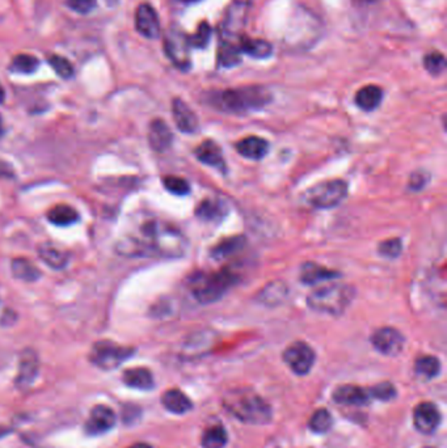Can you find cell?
Masks as SVG:
<instances>
[{
	"label": "cell",
	"instance_id": "obj_1",
	"mask_svg": "<svg viewBox=\"0 0 447 448\" xmlns=\"http://www.w3.org/2000/svg\"><path fill=\"white\" fill-rule=\"evenodd\" d=\"M138 225L123 235L115 244L118 254L125 257L159 256L168 259L183 257L188 242L184 235L172 224L147 216Z\"/></svg>",
	"mask_w": 447,
	"mask_h": 448
},
{
	"label": "cell",
	"instance_id": "obj_2",
	"mask_svg": "<svg viewBox=\"0 0 447 448\" xmlns=\"http://www.w3.org/2000/svg\"><path fill=\"white\" fill-rule=\"evenodd\" d=\"M272 95L264 86H252L215 91L206 96L213 108L227 113H247L259 111L271 103Z\"/></svg>",
	"mask_w": 447,
	"mask_h": 448
},
{
	"label": "cell",
	"instance_id": "obj_3",
	"mask_svg": "<svg viewBox=\"0 0 447 448\" xmlns=\"http://www.w3.org/2000/svg\"><path fill=\"white\" fill-rule=\"evenodd\" d=\"M223 404L228 413L249 425H265L272 418V409L263 397L252 389H234L227 392Z\"/></svg>",
	"mask_w": 447,
	"mask_h": 448
},
{
	"label": "cell",
	"instance_id": "obj_4",
	"mask_svg": "<svg viewBox=\"0 0 447 448\" xmlns=\"http://www.w3.org/2000/svg\"><path fill=\"white\" fill-rule=\"evenodd\" d=\"M237 276L230 270L211 273H197L191 278V290L196 299L202 304L217 302L237 284Z\"/></svg>",
	"mask_w": 447,
	"mask_h": 448
},
{
	"label": "cell",
	"instance_id": "obj_5",
	"mask_svg": "<svg viewBox=\"0 0 447 448\" xmlns=\"http://www.w3.org/2000/svg\"><path fill=\"white\" fill-rule=\"evenodd\" d=\"M354 299V289L348 285L325 286L310 293L308 307L311 310L339 316Z\"/></svg>",
	"mask_w": 447,
	"mask_h": 448
},
{
	"label": "cell",
	"instance_id": "obj_6",
	"mask_svg": "<svg viewBox=\"0 0 447 448\" xmlns=\"http://www.w3.org/2000/svg\"><path fill=\"white\" fill-rule=\"evenodd\" d=\"M348 194V185L341 180L317 184L305 193V202L316 208H331L341 203Z\"/></svg>",
	"mask_w": 447,
	"mask_h": 448
},
{
	"label": "cell",
	"instance_id": "obj_7",
	"mask_svg": "<svg viewBox=\"0 0 447 448\" xmlns=\"http://www.w3.org/2000/svg\"><path fill=\"white\" fill-rule=\"evenodd\" d=\"M134 353L132 347L118 345L112 341H98L91 349L89 361L101 370L111 371L121 366Z\"/></svg>",
	"mask_w": 447,
	"mask_h": 448
},
{
	"label": "cell",
	"instance_id": "obj_8",
	"mask_svg": "<svg viewBox=\"0 0 447 448\" xmlns=\"http://www.w3.org/2000/svg\"><path fill=\"white\" fill-rule=\"evenodd\" d=\"M191 43L189 35L179 28L168 29L167 35L164 37V50L168 58L181 71H188L192 66L191 60Z\"/></svg>",
	"mask_w": 447,
	"mask_h": 448
},
{
	"label": "cell",
	"instance_id": "obj_9",
	"mask_svg": "<svg viewBox=\"0 0 447 448\" xmlns=\"http://www.w3.org/2000/svg\"><path fill=\"white\" fill-rule=\"evenodd\" d=\"M320 35V26L317 18H312L311 13L300 11L298 18H295V26L288 35V41L291 46H311Z\"/></svg>",
	"mask_w": 447,
	"mask_h": 448
},
{
	"label": "cell",
	"instance_id": "obj_10",
	"mask_svg": "<svg viewBox=\"0 0 447 448\" xmlns=\"http://www.w3.org/2000/svg\"><path fill=\"white\" fill-rule=\"evenodd\" d=\"M283 361L297 375H307L315 363V353L307 344L294 342L285 350Z\"/></svg>",
	"mask_w": 447,
	"mask_h": 448
},
{
	"label": "cell",
	"instance_id": "obj_11",
	"mask_svg": "<svg viewBox=\"0 0 447 448\" xmlns=\"http://www.w3.org/2000/svg\"><path fill=\"white\" fill-rule=\"evenodd\" d=\"M247 18V4L244 1H235L232 3L227 11L226 16L223 18L220 35L222 41H231V38H240L242 30L244 28Z\"/></svg>",
	"mask_w": 447,
	"mask_h": 448
},
{
	"label": "cell",
	"instance_id": "obj_12",
	"mask_svg": "<svg viewBox=\"0 0 447 448\" xmlns=\"http://www.w3.org/2000/svg\"><path fill=\"white\" fill-rule=\"evenodd\" d=\"M117 422V414L111 406L96 405L92 408L87 422L84 425V431L91 437L103 435L112 430Z\"/></svg>",
	"mask_w": 447,
	"mask_h": 448
},
{
	"label": "cell",
	"instance_id": "obj_13",
	"mask_svg": "<svg viewBox=\"0 0 447 448\" xmlns=\"http://www.w3.org/2000/svg\"><path fill=\"white\" fill-rule=\"evenodd\" d=\"M371 344L379 353L395 357L402 353L405 340L403 335L394 327H380L371 336Z\"/></svg>",
	"mask_w": 447,
	"mask_h": 448
},
{
	"label": "cell",
	"instance_id": "obj_14",
	"mask_svg": "<svg viewBox=\"0 0 447 448\" xmlns=\"http://www.w3.org/2000/svg\"><path fill=\"white\" fill-rule=\"evenodd\" d=\"M40 372V359L35 350L26 349L20 355L16 387L18 389H28L35 384Z\"/></svg>",
	"mask_w": 447,
	"mask_h": 448
},
{
	"label": "cell",
	"instance_id": "obj_15",
	"mask_svg": "<svg viewBox=\"0 0 447 448\" xmlns=\"http://www.w3.org/2000/svg\"><path fill=\"white\" fill-rule=\"evenodd\" d=\"M414 427L422 434H431L437 430L441 423V413L438 408L433 403H421L414 408L413 412Z\"/></svg>",
	"mask_w": 447,
	"mask_h": 448
},
{
	"label": "cell",
	"instance_id": "obj_16",
	"mask_svg": "<svg viewBox=\"0 0 447 448\" xmlns=\"http://www.w3.org/2000/svg\"><path fill=\"white\" fill-rule=\"evenodd\" d=\"M135 26L140 35L155 40L160 35V21L157 11L149 4H140L135 13Z\"/></svg>",
	"mask_w": 447,
	"mask_h": 448
},
{
	"label": "cell",
	"instance_id": "obj_17",
	"mask_svg": "<svg viewBox=\"0 0 447 448\" xmlns=\"http://www.w3.org/2000/svg\"><path fill=\"white\" fill-rule=\"evenodd\" d=\"M172 113L175 118L177 129L186 134H193L198 130V118L193 111L180 99H175L172 101Z\"/></svg>",
	"mask_w": 447,
	"mask_h": 448
},
{
	"label": "cell",
	"instance_id": "obj_18",
	"mask_svg": "<svg viewBox=\"0 0 447 448\" xmlns=\"http://www.w3.org/2000/svg\"><path fill=\"white\" fill-rule=\"evenodd\" d=\"M174 134L166 122L163 120H154L149 123V147L157 152H164L172 146Z\"/></svg>",
	"mask_w": 447,
	"mask_h": 448
},
{
	"label": "cell",
	"instance_id": "obj_19",
	"mask_svg": "<svg viewBox=\"0 0 447 448\" xmlns=\"http://www.w3.org/2000/svg\"><path fill=\"white\" fill-rule=\"evenodd\" d=\"M332 398L334 403L340 405L362 406L366 405L371 397L368 391L363 388L357 386H342L334 391Z\"/></svg>",
	"mask_w": 447,
	"mask_h": 448
},
{
	"label": "cell",
	"instance_id": "obj_20",
	"mask_svg": "<svg viewBox=\"0 0 447 448\" xmlns=\"http://www.w3.org/2000/svg\"><path fill=\"white\" fill-rule=\"evenodd\" d=\"M197 159L203 164H208L213 168H217L222 172L226 171V162L222 154L220 147L213 140H205L196 150Z\"/></svg>",
	"mask_w": 447,
	"mask_h": 448
},
{
	"label": "cell",
	"instance_id": "obj_21",
	"mask_svg": "<svg viewBox=\"0 0 447 448\" xmlns=\"http://www.w3.org/2000/svg\"><path fill=\"white\" fill-rule=\"evenodd\" d=\"M123 381L125 386L140 391H149L155 386L154 376L146 367H134L123 371Z\"/></svg>",
	"mask_w": 447,
	"mask_h": 448
},
{
	"label": "cell",
	"instance_id": "obj_22",
	"mask_svg": "<svg viewBox=\"0 0 447 448\" xmlns=\"http://www.w3.org/2000/svg\"><path fill=\"white\" fill-rule=\"evenodd\" d=\"M237 152L251 160H260L269 151V143L260 137H247L237 145Z\"/></svg>",
	"mask_w": 447,
	"mask_h": 448
},
{
	"label": "cell",
	"instance_id": "obj_23",
	"mask_svg": "<svg viewBox=\"0 0 447 448\" xmlns=\"http://www.w3.org/2000/svg\"><path fill=\"white\" fill-rule=\"evenodd\" d=\"M162 404L167 409L168 412L174 414H184L189 410H192L193 404L188 398V396L183 393L180 389H169L163 393L162 396Z\"/></svg>",
	"mask_w": 447,
	"mask_h": 448
},
{
	"label": "cell",
	"instance_id": "obj_24",
	"mask_svg": "<svg viewBox=\"0 0 447 448\" xmlns=\"http://www.w3.org/2000/svg\"><path fill=\"white\" fill-rule=\"evenodd\" d=\"M340 276L337 271L329 270L324 267H320L314 262L303 264L300 269V281L306 285H316L319 282L328 281L332 278H337Z\"/></svg>",
	"mask_w": 447,
	"mask_h": 448
},
{
	"label": "cell",
	"instance_id": "obj_25",
	"mask_svg": "<svg viewBox=\"0 0 447 448\" xmlns=\"http://www.w3.org/2000/svg\"><path fill=\"white\" fill-rule=\"evenodd\" d=\"M237 46L240 52H246L249 57L256 58V60H264L268 58L273 52V46L269 43L264 41V40H257V38H249L246 35H240Z\"/></svg>",
	"mask_w": 447,
	"mask_h": 448
},
{
	"label": "cell",
	"instance_id": "obj_26",
	"mask_svg": "<svg viewBox=\"0 0 447 448\" xmlns=\"http://www.w3.org/2000/svg\"><path fill=\"white\" fill-rule=\"evenodd\" d=\"M38 256L47 267L55 270L64 269L69 262V254L49 242H45L38 247Z\"/></svg>",
	"mask_w": 447,
	"mask_h": 448
},
{
	"label": "cell",
	"instance_id": "obj_27",
	"mask_svg": "<svg viewBox=\"0 0 447 448\" xmlns=\"http://www.w3.org/2000/svg\"><path fill=\"white\" fill-rule=\"evenodd\" d=\"M383 91L378 86H366L361 88L356 95V103L362 111L371 112L382 103Z\"/></svg>",
	"mask_w": 447,
	"mask_h": 448
},
{
	"label": "cell",
	"instance_id": "obj_28",
	"mask_svg": "<svg viewBox=\"0 0 447 448\" xmlns=\"http://www.w3.org/2000/svg\"><path fill=\"white\" fill-rule=\"evenodd\" d=\"M227 214V208L218 199H205L196 210V215L206 222H218Z\"/></svg>",
	"mask_w": 447,
	"mask_h": 448
},
{
	"label": "cell",
	"instance_id": "obj_29",
	"mask_svg": "<svg viewBox=\"0 0 447 448\" xmlns=\"http://www.w3.org/2000/svg\"><path fill=\"white\" fill-rule=\"evenodd\" d=\"M11 270L15 278L24 282H35L41 276V270L27 259H13L11 264Z\"/></svg>",
	"mask_w": 447,
	"mask_h": 448
},
{
	"label": "cell",
	"instance_id": "obj_30",
	"mask_svg": "<svg viewBox=\"0 0 447 448\" xmlns=\"http://www.w3.org/2000/svg\"><path fill=\"white\" fill-rule=\"evenodd\" d=\"M288 286L283 282H273L259 295V301L266 306H277L288 296Z\"/></svg>",
	"mask_w": 447,
	"mask_h": 448
},
{
	"label": "cell",
	"instance_id": "obj_31",
	"mask_svg": "<svg viewBox=\"0 0 447 448\" xmlns=\"http://www.w3.org/2000/svg\"><path fill=\"white\" fill-rule=\"evenodd\" d=\"M47 219L55 225H70L79 220V215L69 205H58L49 211Z\"/></svg>",
	"mask_w": 447,
	"mask_h": 448
},
{
	"label": "cell",
	"instance_id": "obj_32",
	"mask_svg": "<svg viewBox=\"0 0 447 448\" xmlns=\"http://www.w3.org/2000/svg\"><path fill=\"white\" fill-rule=\"evenodd\" d=\"M244 242H246V239L243 236H232V237L225 239L223 242H220L213 248L211 256L215 259H226L230 254L242 250Z\"/></svg>",
	"mask_w": 447,
	"mask_h": 448
},
{
	"label": "cell",
	"instance_id": "obj_33",
	"mask_svg": "<svg viewBox=\"0 0 447 448\" xmlns=\"http://www.w3.org/2000/svg\"><path fill=\"white\" fill-rule=\"evenodd\" d=\"M240 50L237 43L220 41L218 65L220 67H232L240 63Z\"/></svg>",
	"mask_w": 447,
	"mask_h": 448
},
{
	"label": "cell",
	"instance_id": "obj_34",
	"mask_svg": "<svg viewBox=\"0 0 447 448\" xmlns=\"http://www.w3.org/2000/svg\"><path fill=\"white\" fill-rule=\"evenodd\" d=\"M416 374L424 379H433L436 378L441 371V363L436 357L425 355L419 358L414 363Z\"/></svg>",
	"mask_w": 447,
	"mask_h": 448
},
{
	"label": "cell",
	"instance_id": "obj_35",
	"mask_svg": "<svg viewBox=\"0 0 447 448\" xmlns=\"http://www.w3.org/2000/svg\"><path fill=\"white\" fill-rule=\"evenodd\" d=\"M201 443L203 448H225L227 444V432L223 426L209 427L203 432Z\"/></svg>",
	"mask_w": 447,
	"mask_h": 448
},
{
	"label": "cell",
	"instance_id": "obj_36",
	"mask_svg": "<svg viewBox=\"0 0 447 448\" xmlns=\"http://www.w3.org/2000/svg\"><path fill=\"white\" fill-rule=\"evenodd\" d=\"M40 67V61L30 54H18L12 62L9 69L16 74H33Z\"/></svg>",
	"mask_w": 447,
	"mask_h": 448
},
{
	"label": "cell",
	"instance_id": "obj_37",
	"mask_svg": "<svg viewBox=\"0 0 447 448\" xmlns=\"http://www.w3.org/2000/svg\"><path fill=\"white\" fill-rule=\"evenodd\" d=\"M332 423H334V420H332L331 413L327 409H319V410H316L315 413L311 415L308 426L314 432L324 434V432L331 429Z\"/></svg>",
	"mask_w": 447,
	"mask_h": 448
},
{
	"label": "cell",
	"instance_id": "obj_38",
	"mask_svg": "<svg viewBox=\"0 0 447 448\" xmlns=\"http://www.w3.org/2000/svg\"><path fill=\"white\" fill-rule=\"evenodd\" d=\"M424 67L431 75H441L446 69V58L442 52H428L424 57Z\"/></svg>",
	"mask_w": 447,
	"mask_h": 448
},
{
	"label": "cell",
	"instance_id": "obj_39",
	"mask_svg": "<svg viewBox=\"0 0 447 448\" xmlns=\"http://www.w3.org/2000/svg\"><path fill=\"white\" fill-rule=\"evenodd\" d=\"M211 38V26L208 21H202L201 24L197 28L196 33L189 35V43L192 47L196 49H205Z\"/></svg>",
	"mask_w": 447,
	"mask_h": 448
},
{
	"label": "cell",
	"instance_id": "obj_40",
	"mask_svg": "<svg viewBox=\"0 0 447 448\" xmlns=\"http://www.w3.org/2000/svg\"><path fill=\"white\" fill-rule=\"evenodd\" d=\"M47 62L52 66V69L57 72V75L61 77L62 79H71L74 77L72 65L66 58L61 57V55H55L54 54L49 58Z\"/></svg>",
	"mask_w": 447,
	"mask_h": 448
},
{
	"label": "cell",
	"instance_id": "obj_41",
	"mask_svg": "<svg viewBox=\"0 0 447 448\" xmlns=\"http://www.w3.org/2000/svg\"><path fill=\"white\" fill-rule=\"evenodd\" d=\"M164 188L176 196H185L191 191V185L186 180L177 176H167L163 180Z\"/></svg>",
	"mask_w": 447,
	"mask_h": 448
},
{
	"label": "cell",
	"instance_id": "obj_42",
	"mask_svg": "<svg viewBox=\"0 0 447 448\" xmlns=\"http://www.w3.org/2000/svg\"><path fill=\"white\" fill-rule=\"evenodd\" d=\"M368 393H370L371 398H377L380 401H390L396 396V388L391 383L385 381V383H379L375 387L371 388L368 391Z\"/></svg>",
	"mask_w": 447,
	"mask_h": 448
},
{
	"label": "cell",
	"instance_id": "obj_43",
	"mask_svg": "<svg viewBox=\"0 0 447 448\" xmlns=\"http://www.w3.org/2000/svg\"><path fill=\"white\" fill-rule=\"evenodd\" d=\"M403 250V244L400 239H388L386 242H382L379 244V253L383 257L388 259H395L397 257Z\"/></svg>",
	"mask_w": 447,
	"mask_h": 448
},
{
	"label": "cell",
	"instance_id": "obj_44",
	"mask_svg": "<svg viewBox=\"0 0 447 448\" xmlns=\"http://www.w3.org/2000/svg\"><path fill=\"white\" fill-rule=\"evenodd\" d=\"M66 3L72 11L78 12L80 15L89 13L96 7V0H66Z\"/></svg>",
	"mask_w": 447,
	"mask_h": 448
},
{
	"label": "cell",
	"instance_id": "obj_45",
	"mask_svg": "<svg viewBox=\"0 0 447 448\" xmlns=\"http://www.w3.org/2000/svg\"><path fill=\"white\" fill-rule=\"evenodd\" d=\"M140 406L132 405V404L125 406L123 410V421L129 425L137 421L140 418Z\"/></svg>",
	"mask_w": 447,
	"mask_h": 448
},
{
	"label": "cell",
	"instance_id": "obj_46",
	"mask_svg": "<svg viewBox=\"0 0 447 448\" xmlns=\"http://www.w3.org/2000/svg\"><path fill=\"white\" fill-rule=\"evenodd\" d=\"M425 180H421V174L420 173H414L413 174V179L411 180V185H412L413 189H419L421 188L424 184H425Z\"/></svg>",
	"mask_w": 447,
	"mask_h": 448
},
{
	"label": "cell",
	"instance_id": "obj_47",
	"mask_svg": "<svg viewBox=\"0 0 447 448\" xmlns=\"http://www.w3.org/2000/svg\"><path fill=\"white\" fill-rule=\"evenodd\" d=\"M128 448H152L147 443H135V444H132L130 447Z\"/></svg>",
	"mask_w": 447,
	"mask_h": 448
},
{
	"label": "cell",
	"instance_id": "obj_48",
	"mask_svg": "<svg viewBox=\"0 0 447 448\" xmlns=\"http://www.w3.org/2000/svg\"><path fill=\"white\" fill-rule=\"evenodd\" d=\"M11 430H9V427H3V426H0V438L1 437H6V435H9Z\"/></svg>",
	"mask_w": 447,
	"mask_h": 448
},
{
	"label": "cell",
	"instance_id": "obj_49",
	"mask_svg": "<svg viewBox=\"0 0 447 448\" xmlns=\"http://www.w3.org/2000/svg\"><path fill=\"white\" fill-rule=\"evenodd\" d=\"M4 99H6V92H4V88L0 86V103H4Z\"/></svg>",
	"mask_w": 447,
	"mask_h": 448
},
{
	"label": "cell",
	"instance_id": "obj_50",
	"mask_svg": "<svg viewBox=\"0 0 447 448\" xmlns=\"http://www.w3.org/2000/svg\"><path fill=\"white\" fill-rule=\"evenodd\" d=\"M106 1L109 6H115L118 3V0H106Z\"/></svg>",
	"mask_w": 447,
	"mask_h": 448
},
{
	"label": "cell",
	"instance_id": "obj_51",
	"mask_svg": "<svg viewBox=\"0 0 447 448\" xmlns=\"http://www.w3.org/2000/svg\"><path fill=\"white\" fill-rule=\"evenodd\" d=\"M356 1H360V3H365V4H368V3H375L378 0H356Z\"/></svg>",
	"mask_w": 447,
	"mask_h": 448
},
{
	"label": "cell",
	"instance_id": "obj_52",
	"mask_svg": "<svg viewBox=\"0 0 447 448\" xmlns=\"http://www.w3.org/2000/svg\"><path fill=\"white\" fill-rule=\"evenodd\" d=\"M3 135V122H1V117H0V138Z\"/></svg>",
	"mask_w": 447,
	"mask_h": 448
},
{
	"label": "cell",
	"instance_id": "obj_53",
	"mask_svg": "<svg viewBox=\"0 0 447 448\" xmlns=\"http://www.w3.org/2000/svg\"><path fill=\"white\" fill-rule=\"evenodd\" d=\"M180 1H184V3H193V1H197V0H180Z\"/></svg>",
	"mask_w": 447,
	"mask_h": 448
},
{
	"label": "cell",
	"instance_id": "obj_54",
	"mask_svg": "<svg viewBox=\"0 0 447 448\" xmlns=\"http://www.w3.org/2000/svg\"><path fill=\"white\" fill-rule=\"evenodd\" d=\"M426 448H434V447H426Z\"/></svg>",
	"mask_w": 447,
	"mask_h": 448
}]
</instances>
